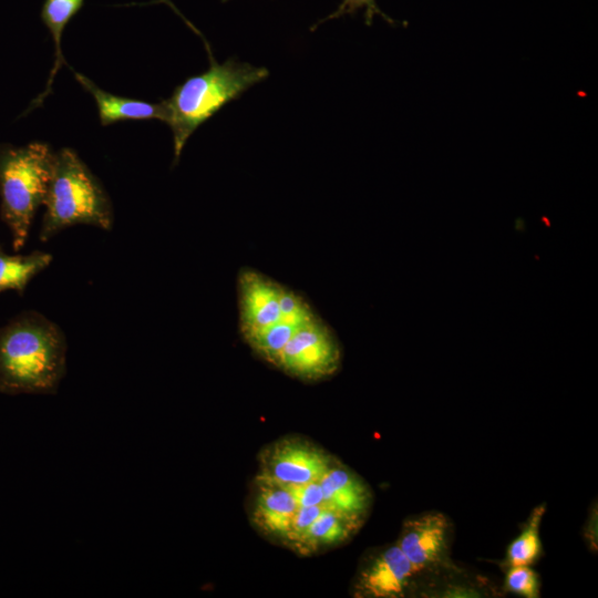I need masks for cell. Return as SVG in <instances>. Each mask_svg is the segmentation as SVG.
Wrapping results in <instances>:
<instances>
[{
  "label": "cell",
  "mask_w": 598,
  "mask_h": 598,
  "mask_svg": "<svg viewBox=\"0 0 598 598\" xmlns=\"http://www.w3.org/2000/svg\"><path fill=\"white\" fill-rule=\"evenodd\" d=\"M63 330L37 310H23L0 326V392L55 394L66 373Z\"/></svg>",
  "instance_id": "6da1fadb"
},
{
  "label": "cell",
  "mask_w": 598,
  "mask_h": 598,
  "mask_svg": "<svg viewBox=\"0 0 598 598\" xmlns=\"http://www.w3.org/2000/svg\"><path fill=\"white\" fill-rule=\"evenodd\" d=\"M209 62L205 72L188 78L162 101L166 110L165 123L173 133L174 165L187 140L203 123L269 75L266 68L233 58L217 63L210 55Z\"/></svg>",
  "instance_id": "7a4b0ae2"
},
{
  "label": "cell",
  "mask_w": 598,
  "mask_h": 598,
  "mask_svg": "<svg viewBox=\"0 0 598 598\" xmlns=\"http://www.w3.org/2000/svg\"><path fill=\"white\" fill-rule=\"evenodd\" d=\"M39 239L48 241L74 225L112 230L114 210L109 194L78 153L55 152L53 172L44 200Z\"/></svg>",
  "instance_id": "3957f363"
},
{
  "label": "cell",
  "mask_w": 598,
  "mask_h": 598,
  "mask_svg": "<svg viewBox=\"0 0 598 598\" xmlns=\"http://www.w3.org/2000/svg\"><path fill=\"white\" fill-rule=\"evenodd\" d=\"M55 152L42 142L0 145V218L14 251L21 250L51 181Z\"/></svg>",
  "instance_id": "277c9868"
},
{
  "label": "cell",
  "mask_w": 598,
  "mask_h": 598,
  "mask_svg": "<svg viewBox=\"0 0 598 598\" xmlns=\"http://www.w3.org/2000/svg\"><path fill=\"white\" fill-rule=\"evenodd\" d=\"M340 365L339 341L318 316L296 329L277 363L285 373L305 381L329 378Z\"/></svg>",
  "instance_id": "5b68a950"
},
{
  "label": "cell",
  "mask_w": 598,
  "mask_h": 598,
  "mask_svg": "<svg viewBox=\"0 0 598 598\" xmlns=\"http://www.w3.org/2000/svg\"><path fill=\"white\" fill-rule=\"evenodd\" d=\"M333 461L313 442L300 436H286L261 451L256 478L283 486L318 482Z\"/></svg>",
  "instance_id": "8992f818"
},
{
  "label": "cell",
  "mask_w": 598,
  "mask_h": 598,
  "mask_svg": "<svg viewBox=\"0 0 598 598\" xmlns=\"http://www.w3.org/2000/svg\"><path fill=\"white\" fill-rule=\"evenodd\" d=\"M452 527L444 513L424 512L404 520L395 544L419 575L443 570L451 566Z\"/></svg>",
  "instance_id": "52a82bcc"
},
{
  "label": "cell",
  "mask_w": 598,
  "mask_h": 598,
  "mask_svg": "<svg viewBox=\"0 0 598 598\" xmlns=\"http://www.w3.org/2000/svg\"><path fill=\"white\" fill-rule=\"evenodd\" d=\"M419 575L396 544L371 554L360 567L353 596L361 598H399L408 594Z\"/></svg>",
  "instance_id": "ba28073f"
},
{
  "label": "cell",
  "mask_w": 598,
  "mask_h": 598,
  "mask_svg": "<svg viewBox=\"0 0 598 598\" xmlns=\"http://www.w3.org/2000/svg\"><path fill=\"white\" fill-rule=\"evenodd\" d=\"M239 331L245 342L279 322L282 286L250 268L238 274Z\"/></svg>",
  "instance_id": "9c48e42d"
},
{
  "label": "cell",
  "mask_w": 598,
  "mask_h": 598,
  "mask_svg": "<svg viewBox=\"0 0 598 598\" xmlns=\"http://www.w3.org/2000/svg\"><path fill=\"white\" fill-rule=\"evenodd\" d=\"M319 484L324 507L363 522L373 496L362 477L339 461H333Z\"/></svg>",
  "instance_id": "30bf717a"
},
{
  "label": "cell",
  "mask_w": 598,
  "mask_h": 598,
  "mask_svg": "<svg viewBox=\"0 0 598 598\" xmlns=\"http://www.w3.org/2000/svg\"><path fill=\"white\" fill-rule=\"evenodd\" d=\"M298 508L288 487L256 478L251 520L261 533L283 542Z\"/></svg>",
  "instance_id": "8fae6325"
},
{
  "label": "cell",
  "mask_w": 598,
  "mask_h": 598,
  "mask_svg": "<svg viewBox=\"0 0 598 598\" xmlns=\"http://www.w3.org/2000/svg\"><path fill=\"white\" fill-rule=\"evenodd\" d=\"M73 74L83 89L94 99L101 125L106 126L122 121L158 120L165 122L166 110L162 101L159 103H148L116 96L99 87L85 75L76 71H73Z\"/></svg>",
  "instance_id": "7c38bea8"
},
{
  "label": "cell",
  "mask_w": 598,
  "mask_h": 598,
  "mask_svg": "<svg viewBox=\"0 0 598 598\" xmlns=\"http://www.w3.org/2000/svg\"><path fill=\"white\" fill-rule=\"evenodd\" d=\"M362 523L360 519L323 507L296 550L299 554L309 555L319 549L342 544L355 534Z\"/></svg>",
  "instance_id": "4fadbf2b"
},
{
  "label": "cell",
  "mask_w": 598,
  "mask_h": 598,
  "mask_svg": "<svg viewBox=\"0 0 598 598\" xmlns=\"http://www.w3.org/2000/svg\"><path fill=\"white\" fill-rule=\"evenodd\" d=\"M52 259V255L47 251L11 255L0 246V292L13 290L23 296L29 282L47 269Z\"/></svg>",
  "instance_id": "5bb4252c"
},
{
  "label": "cell",
  "mask_w": 598,
  "mask_h": 598,
  "mask_svg": "<svg viewBox=\"0 0 598 598\" xmlns=\"http://www.w3.org/2000/svg\"><path fill=\"white\" fill-rule=\"evenodd\" d=\"M84 0H45L41 10V19L48 28L55 49V61L50 72L47 87L31 104L30 107L39 106L51 92V86L55 74L65 60L61 50V39L64 28L70 20L78 13L83 6Z\"/></svg>",
  "instance_id": "9a60e30c"
},
{
  "label": "cell",
  "mask_w": 598,
  "mask_h": 598,
  "mask_svg": "<svg viewBox=\"0 0 598 598\" xmlns=\"http://www.w3.org/2000/svg\"><path fill=\"white\" fill-rule=\"evenodd\" d=\"M317 317L311 310L305 313L285 316L276 324L252 337L246 343L266 362L277 367L280 353L296 329Z\"/></svg>",
  "instance_id": "2e32d148"
},
{
  "label": "cell",
  "mask_w": 598,
  "mask_h": 598,
  "mask_svg": "<svg viewBox=\"0 0 598 598\" xmlns=\"http://www.w3.org/2000/svg\"><path fill=\"white\" fill-rule=\"evenodd\" d=\"M546 513V505H537L529 514L520 533L507 547L504 566L534 565L543 554L540 524Z\"/></svg>",
  "instance_id": "e0dca14e"
},
{
  "label": "cell",
  "mask_w": 598,
  "mask_h": 598,
  "mask_svg": "<svg viewBox=\"0 0 598 598\" xmlns=\"http://www.w3.org/2000/svg\"><path fill=\"white\" fill-rule=\"evenodd\" d=\"M539 575L530 566L519 565L506 567L504 588L507 592L524 597L540 596Z\"/></svg>",
  "instance_id": "ac0fdd59"
},
{
  "label": "cell",
  "mask_w": 598,
  "mask_h": 598,
  "mask_svg": "<svg viewBox=\"0 0 598 598\" xmlns=\"http://www.w3.org/2000/svg\"><path fill=\"white\" fill-rule=\"evenodd\" d=\"M324 506H299L283 542L296 549Z\"/></svg>",
  "instance_id": "d6986e66"
},
{
  "label": "cell",
  "mask_w": 598,
  "mask_h": 598,
  "mask_svg": "<svg viewBox=\"0 0 598 598\" xmlns=\"http://www.w3.org/2000/svg\"><path fill=\"white\" fill-rule=\"evenodd\" d=\"M365 8L367 23L370 24L374 14H381L386 21L391 20L383 14L377 7L375 0H342L338 9L330 13L328 17L323 18L317 22L311 30H315L319 24L342 17L348 13H354L358 9Z\"/></svg>",
  "instance_id": "ffe728a7"
},
{
  "label": "cell",
  "mask_w": 598,
  "mask_h": 598,
  "mask_svg": "<svg viewBox=\"0 0 598 598\" xmlns=\"http://www.w3.org/2000/svg\"><path fill=\"white\" fill-rule=\"evenodd\" d=\"M286 487L292 493L299 506H323V495L319 481Z\"/></svg>",
  "instance_id": "44dd1931"
},
{
  "label": "cell",
  "mask_w": 598,
  "mask_h": 598,
  "mask_svg": "<svg viewBox=\"0 0 598 598\" xmlns=\"http://www.w3.org/2000/svg\"><path fill=\"white\" fill-rule=\"evenodd\" d=\"M224 1H226V0H224Z\"/></svg>",
  "instance_id": "7402d4cb"
}]
</instances>
